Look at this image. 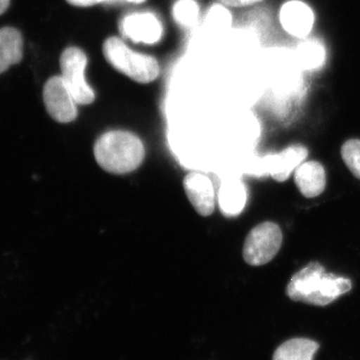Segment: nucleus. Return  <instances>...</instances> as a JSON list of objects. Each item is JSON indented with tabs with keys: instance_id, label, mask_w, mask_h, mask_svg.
Segmentation results:
<instances>
[{
	"instance_id": "obj_1",
	"label": "nucleus",
	"mask_w": 360,
	"mask_h": 360,
	"mask_svg": "<svg viewBox=\"0 0 360 360\" xmlns=\"http://www.w3.org/2000/svg\"><path fill=\"white\" fill-rule=\"evenodd\" d=\"M352 288L350 279L328 274L319 262H310L291 277L286 295L293 302L326 307Z\"/></svg>"
},
{
	"instance_id": "obj_2",
	"label": "nucleus",
	"mask_w": 360,
	"mask_h": 360,
	"mask_svg": "<svg viewBox=\"0 0 360 360\" xmlns=\"http://www.w3.org/2000/svg\"><path fill=\"white\" fill-rule=\"evenodd\" d=\"M99 167L113 174H127L141 167L146 158L143 142L125 130H111L101 135L94 148Z\"/></svg>"
},
{
	"instance_id": "obj_3",
	"label": "nucleus",
	"mask_w": 360,
	"mask_h": 360,
	"mask_svg": "<svg viewBox=\"0 0 360 360\" xmlns=\"http://www.w3.org/2000/svg\"><path fill=\"white\" fill-rule=\"evenodd\" d=\"M103 56L115 70L139 84H150L160 77V63L153 56L139 53L118 37L104 41Z\"/></svg>"
},
{
	"instance_id": "obj_4",
	"label": "nucleus",
	"mask_w": 360,
	"mask_h": 360,
	"mask_svg": "<svg viewBox=\"0 0 360 360\" xmlns=\"http://www.w3.org/2000/svg\"><path fill=\"white\" fill-rule=\"evenodd\" d=\"M283 232L274 222H262L251 229L246 236L243 255L251 266H260L271 262L283 245Z\"/></svg>"
},
{
	"instance_id": "obj_5",
	"label": "nucleus",
	"mask_w": 360,
	"mask_h": 360,
	"mask_svg": "<svg viewBox=\"0 0 360 360\" xmlns=\"http://www.w3.org/2000/svg\"><path fill=\"white\" fill-rule=\"evenodd\" d=\"M87 56L82 49L68 47L60 56L61 77L68 84L77 104L87 105L96 101L94 89L84 77Z\"/></svg>"
},
{
	"instance_id": "obj_6",
	"label": "nucleus",
	"mask_w": 360,
	"mask_h": 360,
	"mask_svg": "<svg viewBox=\"0 0 360 360\" xmlns=\"http://www.w3.org/2000/svg\"><path fill=\"white\" fill-rule=\"evenodd\" d=\"M44 101L47 112L56 122L70 123L77 120V103L63 77L47 80L44 87Z\"/></svg>"
},
{
	"instance_id": "obj_7",
	"label": "nucleus",
	"mask_w": 360,
	"mask_h": 360,
	"mask_svg": "<svg viewBox=\"0 0 360 360\" xmlns=\"http://www.w3.org/2000/svg\"><path fill=\"white\" fill-rule=\"evenodd\" d=\"M120 32L135 44H155L162 37L163 27L153 13H134L120 21Z\"/></svg>"
},
{
	"instance_id": "obj_8",
	"label": "nucleus",
	"mask_w": 360,
	"mask_h": 360,
	"mask_svg": "<svg viewBox=\"0 0 360 360\" xmlns=\"http://www.w3.org/2000/svg\"><path fill=\"white\" fill-rule=\"evenodd\" d=\"M184 191L194 210L201 217H210L215 210L214 186L210 177L200 172H191L184 177Z\"/></svg>"
},
{
	"instance_id": "obj_9",
	"label": "nucleus",
	"mask_w": 360,
	"mask_h": 360,
	"mask_svg": "<svg viewBox=\"0 0 360 360\" xmlns=\"http://www.w3.org/2000/svg\"><path fill=\"white\" fill-rule=\"evenodd\" d=\"M314 20L312 9L300 0L286 2L279 13V21L283 30L300 39L309 37L314 28Z\"/></svg>"
},
{
	"instance_id": "obj_10",
	"label": "nucleus",
	"mask_w": 360,
	"mask_h": 360,
	"mask_svg": "<svg viewBox=\"0 0 360 360\" xmlns=\"http://www.w3.org/2000/svg\"><path fill=\"white\" fill-rule=\"evenodd\" d=\"M295 181L298 191L304 198H316L326 189V169L317 161H307L296 168Z\"/></svg>"
},
{
	"instance_id": "obj_11",
	"label": "nucleus",
	"mask_w": 360,
	"mask_h": 360,
	"mask_svg": "<svg viewBox=\"0 0 360 360\" xmlns=\"http://www.w3.org/2000/svg\"><path fill=\"white\" fill-rule=\"evenodd\" d=\"M23 58V39L13 27L0 28V75L11 66L18 65Z\"/></svg>"
},
{
	"instance_id": "obj_12",
	"label": "nucleus",
	"mask_w": 360,
	"mask_h": 360,
	"mask_svg": "<svg viewBox=\"0 0 360 360\" xmlns=\"http://www.w3.org/2000/svg\"><path fill=\"white\" fill-rule=\"evenodd\" d=\"M319 348L316 341L292 338L277 347L272 360H314Z\"/></svg>"
},
{
	"instance_id": "obj_13",
	"label": "nucleus",
	"mask_w": 360,
	"mask_h": 360,
	"mask_svg": "<svg viewBox=\"0 0 360 360\" xmlns=\"http://www.w3.org/2000/svg\"><path fill=\"white\" fill-rule=\"evenodd\" d=\"M220 210L227 215H238L246 203V191L240 181L224 184L219 194Z\"/></svg>"
},
{
	"instance_id": "obj_14",
	"label": "nucleus",
	"mask_w": 360,
	"mask_h": 360,
	"mask_svg": "<svg viewBox=\"0 0 360 360\" xmlns=\"http://www.w3.org/2000/svg\"><path fill=\"white\" fill-rule=\"evenodd\" d=\"M297 56L302 68L307 70H316L326 61V47L319 39L303 40L298 45Z\"/></svg>"
},
{
	"instance_id": "obj_15",
	"label": "nucleus",
	"mask_w": 360,
	"mask_h": 360,
	"mask_svg": "<svg viewBox=\"0 0 360 360\" xmlns=\"http://www.w3.org/2000/svg\"><path fill=\"white\" fill-rule=\"evenodd\" d=\"M172 16L182 27H193L200 18V6L195 0H179L172 7Z\"/></svg>"
},
{
	"instance_id": "obj_16",
	"label": "nucleus",
	"mask_w": 360,
	"mask_h": 360,
	"mask_svg": "<svg viewBox=\"0 0 360 360\" xmlns=\"http://www.w3.org/2000/svg\"><path fill=\"white\" fill-rule=\"evenodd\" d=\"M341 158L352 174L360 179V141L349 139L341 146Z\"/></svg>"
},
{
	"instance_id": "obj_17",
	"label": "nucleus",
	"mask_w": 360,
	"mask_h": 360,
	"mask_svg": "<svg viewBox=\"0 0 360 360\" xmlns=\"http://www.w3.org/2000/svg\"><path fill=\"white\" fill-rule=\"evenodd\" d=\"M222 4L231 7H243L252 6V4H258L262 0H219Z\"/></svg>"
},
{
	"instance_id": "obj_18",
	"label": "nucleus",
	"mask_w": 360,
	"mask_h": 360,
	"mask_svg": "<svg viewBox=\"0 0 360 360\" xmlns=\"http://www.w3.org/2000/svg\"><path fill=\"white\" fill-rule=\"evenodd\" d=\"M66 1L73 6L89 7L103 4V2L108 1V0H66Z\"/></svg>"
},
{
	"instance_id": "obj_19",
	"label": "nucleus",
	"mask_w": 360,
	"mask_h": 360,
	"mask_svg": "<svg viewBox=\"0 0 360 360\" xmlns=\"http://www.w3.org/2000/svg\"><path fill=\"white\" fill-rule=\"evenodd\" d=\"M9 4H11V0H0V15L6 13Z\"/></svg>"
},
{
	"instance_id": "obj_20",
	"label": "nucleus",
	"mask_w": 360,
	"mask_h": 360,
	"mask_svg": "<svg viewBox=\"0 0 360 360\" xmlns=\"http://www.w3.org/2000/svg\"><path fill=\"white\" fill-rule=\"evenodd\" d=\"M127 1L132 2V4H142L146 0H127Z\"/></svg>"
}]
</instances>
